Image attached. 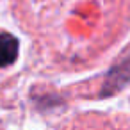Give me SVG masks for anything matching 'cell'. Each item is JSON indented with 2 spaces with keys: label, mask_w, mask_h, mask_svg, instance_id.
<instances>
[{
  "label": "cell",
  "mask_w": 130,
  "mask_h": 130,
  "mask_svg": "<svg viewBox=\"0 0 130 130\" xmlns=\"http://www.w3.org/2000/svg\"><path fill=\"white\" fill-rule=\"evenodd\" d=\"M20 52V43L13 34H0V68L11 66Z\"/></svg>",
  "instance_id": "cell-1"
}]
</instances>
